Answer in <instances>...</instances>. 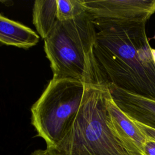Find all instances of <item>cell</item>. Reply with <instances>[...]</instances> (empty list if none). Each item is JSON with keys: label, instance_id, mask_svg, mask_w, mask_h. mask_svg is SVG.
<instances>
[{"label": "cell", "instance_id": "6da1fadb", "mask_svg": "<svg viewBox=\"0 0 155 155\" xmlns=\"http://www.w3.org/2000/svg\"><path fill=\"white\" fill-rule=\"evenodd\" d=\"M147 22L93 19L94 54L107 87L155 101V64Z\"/></svg>", "mask_w": 155, "mask_h": 155}, {"label": "cell", "instance_id": "7a4b0ae2", "mask_svg": "<svg viewBox=\"0 0 155 155\" xmlns=\"http://www.w3.org/2000/svg\"><path fill=\"white\" fill-rule=\"evenodd\" d=\"M109 89L86 85L78 113L63 139L45 155H144L124 140L111 124L107 107Z\"/></svg>", "mask_w": 155, "mask_h": 155}, {"label": "cell", "instance_id": "3957f363", "mask_svg": "<svg viewBox=\"0 0 155 155\" xmlns=\"http://www.w3.org/2000/svg\"><path fill=\"white\" fill-rule=\"evenodd\" d=\"M96 35L93 18L86 12L70 21H58L44 40L52 79H70L87 85H105L94 54Z\"/></svg>", "mask_w": 155, "mask_h": 155}, {"label": "cell", "instance_id": "277c9868", "mask_svg": "<svg viewBox=\"0 0 155 155\" xmlns=\"http://www.w3.org/2000/svg\"><path fill=\"white\" fill-rule=\"evenodd\" d=\"M85 84L70 79H52L32 105L31 124L47 150L55 147L72 125L82 104Z\"/></svg>", "mask_w": 155, "mask_h": 155}, {"label": "cell", "instance_id": "5b68a950", "mask_svg": "<svg viewBox=\"0 0 155 155\" xmlns=\"http://www.w3.org/2000/svg\"><path fill=\"white\" fill-rule=\"evenodd\" d=\"M83 4L93 19L147 21L155 13V0H83Z\"/></svg>", "mask_w": 155, "mask_h": 155}, {"label": "cell", "instance_id": "8992f818", "mask_svg": "<svg viewBox=\"0 0 155 155\" xmlns=\"http://www.w3.org/2000/svg\"><path fill=\"white\" fill-rule=\"evenodd\" d=\"M108 88L113 100L123 112L136 122L155 130V101L113 85Z\"/></svg>", "mask_w": 155, "mask_h": 155}, {"label": "cell", "instance_id": "52a82bcc", "mask_svg": "<svg viewBox=\"0 0 155 155\" xmlns=\"http://www.w3.org/2000/svg\"><path fill=\"white\" fill-rule=\"evenodd\" d=\"M107 107L111 125L117 133L126 142L137 147L143 153V145L148 137L137 123L131 119L113 100L110 91L107 99Z\"/></svg>", "mask_w": 155, "mask_h": 155}, {"label": "cell", "instance_id": "ba28073f", "mask_svg": "<svg viewBox=\"0 0 155 155\" xmlns=\"http://www.w3.org/2000/svg\"><path fill=\"white\" fill-rule=\"evenodd\" d=\"M39 36L30 28L0 16V41L2 44L27 49L39 42Z\"/></svg>", "mask_w": 155, "mask_h": 155}, {"label": "cell", "instance_id": "9c48e42d", "mask_svg": "<svg viewBox=\"0 0 155 155\" xmlns=\"http://www.w3.org/2000/svg\"><path fill=\"white\" fill-rule=\"evenodd\" d=\"M57 19L56 0H36L33 8V23L44 40L53 31Z\"/></svg>", "mask_w": 155, "mask_h": 155}, {"label": "cell", "instance_id": "30bf717a", "mask_svg": "<svg viewBox=\"0 0 155 155\" xmlns=\"http://www.w3.org/2000/svg\"><path fill=\"white\" fill-rule=\"evenodd\" d=\"M57 19L60 22L70 21L85 12L83 0H56Z\"/></svg>", "mask_w": 155, "mask_h": 155}, {"label": "cell", "instance_id": "8fae6325", "mask_svg": "<svg viewBox=\"0 0 155 155\" xmlns=\"http://www.w3.org/2000/svg\"><path fill=\"white\" fill-rule=\"evenodd\" d=\"M144 155H155V140L148 137L143 145Z\"/></svg>", "mask_w": 155, "mask_h": 155}, {"label": "cell", "instance_id": "7c38bea8", "mask_svg": "<svg viewBox=\"0 0 155 155\" xmlns=\"http://www.w3.org/2000/svg\"><path fill=\"white\" fill-rule=\"evenodd\" d=\"M138 125L139 126V127L140 128V129L143 131V132L145 133V134L148 137H150L151 139H153L155 140V130L151 128L150 127H146L145 125H141L139 123H137Z\"/></svg>", "mask_w": 155, "mask_h": 155}, {"label": "cell", "instance_id": "4fadbf2b", "mask_svg": "<svg viewBox=\"0 0 155 155\" xmlns=\"http://www.w3.org/2000/svg\"><path fill=\"white\" fill-rule=\"evenodd\" d=\"M31 155H45L44 154L43 150H38L34 152Z\"/></svg>", "mask_w": 155, "mask_h": 155}, {"label": "cell", "instance_id": "5bb4252c", "mask_svg": "<svg viewBox=\"0 0 155 155\" xmlns=\"http://www.w3.org/2000/svg\"><path fill=\"white\" fill-rule=\"evenodd\" d=\"M152 55L153 58V61L155 64V48H152Z\"/></svg>", "mask_w": 155, "mask_h": 155}, {"label": "cell", "instance_id": "9a60e30c", "mask_svg": "<svg viewBox=\"0 0 155 155\" xmlns=\"http://www.w3.org/2000/svg\"><path fill=\"white\" fill-rule=\"evenodd\" d=\"M152 39H155V35H154V36H153V38Z\"/></svg>", "mask_w": 155, "mask_h": 155}]
</instances>
